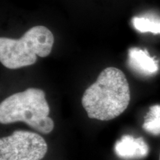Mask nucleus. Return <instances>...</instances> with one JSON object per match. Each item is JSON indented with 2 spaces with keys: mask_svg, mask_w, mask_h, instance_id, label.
Wrapping results in <instances>:
<instances>
[{
  "mask_svg": "<svg viewBox=\"0 0 160 160\" xmlns=\"http://www.w3.org/2000/svg\"><path fill=\"white\" fill-rule=\"evenodd\" d=\"M45 93L39 88H28L10 96L0 104V122L4 125L23 122L43 134L53 131L54 122L49 117Z\"/></svg>",
  "mask_w": 160,
  "mask_h": 160,
  "instance_id": "obj_2",
  "label": "nucleus"
},
{
  "mask_svg": "<svg viewBox=\"0 0 160 160\" xmlns=\"http://www.w3.org/2000/svg\"><path fill=\"white\" fill-rule=\"evenodd\" d=\"M47 151L45 140L33 132L17 131L0 139V160H41Z\"/></svg>",
  "mask_w": 160,
  "mask_h": 160,
  "instance_id": "obj_4",
  "label": "nucleus"
},
{
  "mask_svg": "<svg viewBox=\"0 0 160 160\" xmlns=\"http://www.w3.org/2000/svg\"><path fill=\"white\" fill-rule=\"evenodd\" d=\"M159 160H160V154H159Z\"/></svg>",
  "mask_w": 160,
  "mask_h": 160,
  "instance_id": "obj_9",
  "label": "nucleus"
},
{
  "mask_svg": "<svg viewBox=\"0 0 160 160\" xmlns=\"http://www.w3.org/2000/svg\"><path fill=\"white\" fill-rule=\"evenodd\" d=\"M54 37L45 26H35L19 39L0 38V62L5 68L18 69L33 65L40 57H48L52 51Z\"/></svg>",
  "mask_w": 160,
  "mask_h": 160,
  "instance_id": "obj_3",
  "label": "nucleus"
},
{
  "mask_svg": "<svg viewBox=\"0 0 160 160\" xmlns=\"http://www.w3.org/2000/svg\"><path fill=\"white\" fill-rule=\"evenodd\" d=\"M115 153L121 159L137 160L148 155L149 147L143 138L124 135L115 144Z\"/></svg>",
  "mask_w": 160,
  "mask_h": 160,
  "instance_id": "obj_5",
  "label": "nucleus"
},
{
  "mask_svg": "<svg viewBox=\"0 0 160 160\" xmlns=\"http://www.w3.org/2000/svg\"><path fill=\"white\" fill-rule=\"evenodd\" d=\"M133 27L141 33H151L157 34L160 33V19L156 17H134L132 19Z\"/></svg>",
  "mask_w": 160,
  "mask_h": 160,
  "instance_id": "obj_8",
  "label": "nucleus"
},
{
  "mask_svg": "<svg viewBox=\"0 0 160 160\" xmlns=\"http://www.w3.org/2000/svg\"><path fill=\"white\" fill-rule=\"evenodd\" d=\"M130 99L129 84L125 73L117 68L109 67L85 90L82 105L89 118L108 121L125 111Z\"/></svg>",
  "mask_w": 160,
  "mask_h": 160,
  "instance_id": "obj_1",
  "label": "nucleus"
},
{
  "mask_svg": "<svg viewBox=\"0 0 160 160\" xmlns=\"http://www.w3.org/2000/svg\"><path fill=\"white\" fill-rule=\"evenodd\" d=\"M142 128L150 134L160 135V105H154L150 108L145 117Z\"/></svg>",
  "mask_w": 160,
  "mask_h": 160,
  "instance_id": "obj_7",
  "label": "nucleus"
},
{
  "mask_svg": "<svg viewBox=\"0 0 160 160\" xmlns=\"http://www.w3.org/2000/svg\"><path fill=\"white\" fill-rule=\"evenodd\" d=\"M128 63L132 71L143 77H151L159 71L157 60L151 57L147 51L138 48L129 49Z\"/></svg>",
  "mask_w": 160,
  "mask_h": 160,
  "instance_id": "obj_6",
  "label": "nucleus"
}]
</instances>
